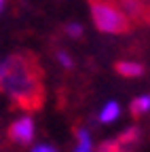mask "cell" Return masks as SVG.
Instances as JSON below:
<instances>
[{
	"label": "cell",
	"instance_id": "6da1fadb",
	"mask_svg": "<svg viewBox=\"0 0 150 152\" xmlns=\"http://www.w3.org/2000/svg\"><path fill=\"white\" fill-rule=\"evenodd\" d=\"M0 93L23 112H36L45 106V72L36 53L15 51L0 64Z\"/></svg>",
	"mask_w": 150,
	"mask_h": 152
},
{
	"label": "cell",
	"instance_id": "7a4b0ae2",
	"mask_svg": "<svg viewBox=\"0 0 150 152\" xmlns=\"http://www.w3.org/2000/svg\"><path fill=\"white\" fill-rule=\"evenodd\" d=\"M91 17L95 28L106 34H127L133 28L127 13L114 0H91Z\"/></svg>",
	"mask_w": 150,
	"mask_h": 152
},
{
	"label": "cell",
	"instance_id": "3957f363",
	"mask_svg": "<svg viewBox=\"0 0 150 152\" xmlns=\"http://www.w3.org/2000/svg\"><path fill=\"white\" fill-rule=\"evenodd\" d=\"M7 137L13 144H19V146H30L34 140V121L30 116H21L17 118L15 123L9 125L7 129Z\"/></svg>",
	"mask_w": 150,
	"mask_h": 152
},
{
	"label": "cell",
	"instance_id": "277c9868",
	"mask_svg": "<svg viewBox=\"0 0 150 152\" xmlns=\"http://www.w3.org/2000/svg\"><path fill=\"white\" fill-rule=\"evenodd\" d=\"M140 135H142L140 127H129V129H125L121 135L116 137V144H119L121 152H135V150H138V144H140Z\"/></svg>",
	"mask_w": 150,
	"mask_h": 152
},
{
	"label": "cell",
	"instance_id": "5b68a950",
	"mask_svg": "<svg viewBox=\"0 0 150 152\" xmlns=\"http://www.w3.org/2000/svg\"><path fill=\"white\" fill-rule=\"evenodd\" d=\"M114 70L125 76V78H138V76L144 74V66L142 64H135V61H116L114 64Z\"/></svg>",
	"mask_w": 150,
	"mask_h": 152
},
{
	"label": "cell",
	"instance_id": "8992f818",
	"mask_svg": "<svg viewBox=\"0 0 150 152\" xmlns=\"http://www.w3.org/2000/svg\"><path fill=\"white\" fill-rule=\"evenodd\" d=\"M129 112H131L133 118H142L144 114H148L150 112V93L135 97L133 102H131V106H129Z\"/></svg>",
	"mask_w": 150,
	"mask_h": 152
},
{
	"label": "cell",
	"instance_id": "52a82bcc",
	"mask_svg": "<svg viewBox=\"0 0 150 152\" xmlns=\"http://www.w3.org/2000/svg\"><path fill=\"white\" fill-rule=\"evenodd\" d=\"M76 133V152H91V137L85 129H74Z\"/></svg>",
	"mask_w": 150,
	"mask_h": 152
},
{
	"label": "cell",
	"instance_id": "ba28073f",
	"mask_svg": "<svg viewBox=\"0 0 150 152\" xmlns=\"http://www.w3.org/2000/svg\"><path fill=\"white\" fill-rule=\"evenodd\" d=\"M119 112H121V108H119V104L116 102H110L104 110H102V114H100V121L102 123H112L116 116H119Z\"/></svg>",
	"mask_w": 150,
	"mask_h": 152
},
{
	"label": "cell",
	"instance_id": "9c48e42d",
	"mask_svg": "<svg viewBox=\"0 0 150 152\" xmlns=\"http://www.w3.org/2000/svg\"><path fill=\"white\" fill-rule=\"evenodd\" d=\"M95 152H121V148H119L116 140H106V142H102V144L97 146Z\"/></svg>",
	"mask_w": 150,
	"mask_h": 152
},
{
	"label": "cell",
	"instance_id": "30bf717a",
	"mask_svg": "<svg viewBox=\"0 0 150 152\" xmlns=\"http://www.w3.org/2000/svg\"><path fill=\"white\" fill-rule=\"evenodd\" d=\"M66 32H68L72 38H80V34H83V28H80L78 23H70V26H66Z\"/></svg>",
	"mask_w": 150,
	"mask_h": 152
},
{
	"label": "cell",
	"instance_id": "8fae6325",
	"mask_svg": "<svg viewBox=\"0 0 150 152\" xmlns=\"http://www.w3.org/2000/svg\"><path fill=\"white\" fill-rule=\"evenodd\" d=\"M57 59H59V64H61L64 68H72V59H70V57H68L64 51H59V53H57Z\"/></svg>",
	"mask_w": 150,
	"mask_h": 152
},
{
	"label": "cell",
	"instance_id": "7c38bea8",
	"mask_svg": "<svg viewBox=\"0 0 150 152\" xmlns=\"http://www.w3.org/2000/svg\"><path fill=\"white\" fill-rule=\"evenodd\" d=\"M32 152H57L53 146H47V144H40V146H36Z\"/></svg>",
	"mask_w": 150,
	"mask_h": 152
},
{
	"label": "cell",
	"instance_id": "4fadbf2b",
	"mask_svg": "<svg viewBox=\"0 0 150 152\" xmlns=\"http://www.w3.org/2000/svg\"><path fill=\"white\" fill-rule=\"evenodd\" d=\"M2 7H4V0H0V11H2Z\"/></svg>",
	"mask_w": 150,
	"mask_h": 152
},
{
	"label": "cell",
	"instance_id": "5bb4252c",
	"mask_svg": "<svg viewBox=\"0 0 150 152\" xmlns=\"http://www.w3.org/2000/svg\"><path fill=\"white\" fill-rule=\"evenodd\" d=\"M146 21H148V23H150V11H148V17H146Z\"/></svg>",
	"mask_w": 150,
	"mask_h": 152
}]
</instances>
